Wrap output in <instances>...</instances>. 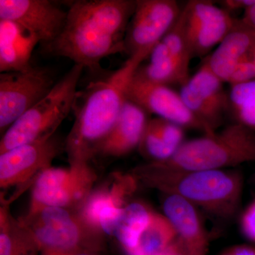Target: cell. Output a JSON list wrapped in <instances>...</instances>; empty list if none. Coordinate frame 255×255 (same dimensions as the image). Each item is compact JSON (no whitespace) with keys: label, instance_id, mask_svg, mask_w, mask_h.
Here are the masks:
<instances>
[{"label":"cell","instance_id":"6da1fadb","mask_svg":"<svg viewBox=\"0 0 255 255\" xmlns=\"http://www.w3.org/2000/svg\"><path fill=\"white\" fill-rule=\"evenodd\" d=\"M136 1L80 0L68 11L63 31L44 53L96 70L106 57L124 52V38Z\"/></svg>","mask_w":255,"mask_h":255},{"label":"cell","instance_id":"7a4b0ae2","mask_svg":"<svg viewBox=\"0 0 255 255\" xmlns=\"http://www.w3.org/2000/svg\"><path fill=\"white\" fill-rule=\"evenodd\" d=\"M147 53L130 57L108 78L92 82L83 95L78 94L74 111L75 124L67 140V150L73 162H87L117 123L127 102L129 82Z\"/></svg>","mask_w":255,"mask_h":255},{"label":"cell","instance_id":"3957f363","mask_svg":"<svg viewBox=\"0 0 255 255\" xmlns=\"http://www.w3.org/2000/svg\"><path fill=\"white\" fill-rule=\"evenodd\" d=\"M135 171L147 185L179 196L221 219H231L239 209L243 178L238 171L187 170L156 162Z\"/></svg>","mask_w":255,"mask_h":255},{"label":"cell","instance_id":"277c9868","mask_svg":"<svg viewBox=\"0 0 255 255\" xmlns=\"http://www.w3.org/2000/svg\"><path fill=\"white\" fill-rule=\"evenodd\" d=\"M251 162H255V131L236 123L185 140L170 158L156 162L187 170H219Z\"/></svg>","mask_w":255,"mask_h":255},{"label":"cell","instance_id":"5b68a950","mask_svg":"<svg viewBox=\"0 0 255 255\" xmlns=\"http://www.w3.org/2000/svg\"><path fill=\"white\" fill-rule=\"evenodd\" d=\"M84 67L75 65L57 82L51 91L25 112L5 131L0 152L53 136L64 119L74 110L77 90Z\"/></svg>","mask_w":255,"mask_h":255},{"label":"cell","instance_id":"8992f818","mask_svg":"<svg viewBox=\"0 0 255 255\" xmlns=\"http://www.w3.org/2000/svg\"><path fill=\"white\" fill-rule=\"evenodd\" d=\"M51 71L32 66L23 72L0 75V129L8 128L25 112L43 100L55 86Z\"/></svg>","mask_w":255,"mask_h":255},{"label":"cell","instance_id":"52a82bcc","mask_svg":"<svg viewBox=\"0 0 255 255\" xmlns=\"http://www.w3.org/2000/svg\"><path fill=\"white\" fill-rule=\"evenodd\" d=\"M182 9L174 0H137L124 38L130 57L150 54L176 23Z\"/></svg>","mask_w":255,"mask_h":255},{"label":"cell","instance_id":"ba28073f","mask_svg":"<svg viewBox=\"0 0 255 255\" xmlns=\"http://www.w3.org/2000/svg\"><path fill=\"white\" fill-rule=\"evenodd\" d=\"M86 162H73L70 168H47L37 177L32 192L31 212L43 207L65 208L80 202L94 182Z\"/></svg>","mask_w":255,"mask_h":255},{"label":"cell","instance_id":"9c48e42d","mask_svg":"<svg viewBox=\"0 0 255 255\" xmlns=\"http://www.w3.org/2000/svg\"><path fill=\"white\" fill-rule=\"evenodd\" d=\"M182 16L191 58L204 56L219 46L238 21L226 10L204 0L189 1Z\"/></svg>","mask_w":255,"mask_h":255},{"label":"cell","instance_id":"30bf717a","mask_svg":"<svg viewBox=\"0 0 255 255\" xmlns=\"http://www.w3.org/2000/svg\"><path fill=\"white\" fill-rule=\"evenodd\" d=\"M127 98L147 114H155L184 128L196 129L206 133L203 124L188 110L180 94L167 85L146 80L137 70L128 85Z\"/></svg>","mask_w":255,"mask_h":255},{"label":"cell","instance_id":"8fae6325","mask_svg":"<svg viewBox=\"0 0 255 255\" xmlns=\"http://www.w3.org/2000/svg\"><path fill=\"white\" fill-rule=\"evenodd\" d=\"M28 221L26 230L33 241L55 253L73 251L82 241L83 232L93 230L64 208H41L30 213Z\"/></svg>","mask_w":255,"mask_h":255},{"label":"cell","instance_id":"7c38bea8","mask_svg":"<svg viewBox=\"0 0 255 255\" xmlns=\"http://www.w3.org/2000/svg\"><path fill=\"white\" fill-rule=\"evenodd\" d=\"M68 11L48 0H0V19L9 20L33 32L43 45L63 31Z\"/></svg>","mask_w":255,"mask_h":255},{"label":"cell","instance_id":"4fadbf2b","mask_svg":"<svg viewBox=\"0 0 255 255\" xmlns=\"http://www.w3.org/2000/svg\"><path fill=\"white\" fill-rule=\"evenodd\" d=\"M54 136L15 147L0 155V184L1 188L26 182L36 173L48 168L61 150Z\"/></svg>","mask_w":255,"mask_h":255},{"label":"cell","instance_id":"5bb4252c","mask_svg":"<svg viewBox=\"0 0 255 255\" xmlns=\"http://www.w3.org/2000/svg\"><path fill=\"white\" fill-rule=\"evenodd\" d=\"M132 178H125L112 191L102 190L87 198L82 211V219L95 231L114 236L124 208L126 196L133 190Z\"/></svg>","mask_w":255,"mask_h":255},{"label":"cell","instance_id":"9a60e30c","mask_svg":"<svg viewBox=\"0 0 255 255\" xmlns=\"http://www.w3.org/2000/svg\"><path fill=\"white\" fill-rule=\"evenodd\" d=\"M249 59L255 60V33L241 19L206 61L223 82H228L238 65Z\"/></svg>","mask_w":255,"mask_h":255},{"label":"cell","instance_id":"2e32d148","mask_svg":"<svg viewBox=\"0 0 255 255\" xmlns=\"http://www.w3.org/2000/svg\"><path fill=\"white\" fill-rule=\"evenodd\" d=\"M164 215L172 223L189 255H207V233L196 206L175 195H167Z\"/></svg>","mask_w":255,"mask_h":255},{"label":"cell","instance_id":"e0dca14e","mask_svg":"<svg viewBox=\"0 0 255 255\" xmlns=\"http://www.w3.org/2000/svg\"><path fill=\"white\" fill-rule=\"evenodd\" d=\"M148 122L147 112L127 100L117 123L101 144L97 152L120 157L131 152L140 145Z\"/></svg>","mask_w":255,"mask_h":255},{"label":"cell","instance_id":"ac0fdd59","mask_svg":"<svg viewBox=\"0 0 255 255\" xmlns=\"http://www.w3.org/2000/svg\"><path fill=\"white\" fill-rule=\"evenodd\" d=\"M41 43L33 32L9 20L0 19V72L29 70L32 54Z\"/></svg>","mask_w":255,"mask_h":255},{"label":"cell","instance_id":"d6986e66","mask_svg":"<svg viewBox=\"0 0 255 255\" xmlns=\"http://www.w3.org/2000/svg\"><path fill=\"white\" fill-rule=\"evenodd\" d=\"M148 58L149 63L144 66L140 65L137 72L149 81L167 86L172 84L182 86L190 78L183 71L162 41L152 48Z\"/></svg>","mask_w":255,"mask_h":255},{"label":"cell","instance_id":"ffe728a7","mask_svg":"<svg viewBox=\"0 0 255 255\" xmlns=\"http://www.w3.org/2000/svg\"><path fill=\"white\" fill-rule=\"evenodd\" d=\"M152 214L150 210L139 202L131 203L124 208L114 236L128 255L135 253L140 236L148 226Z\"/></svg>","mask_w":255,"mask_h":255},{"label":"cell","instance_id":"44dd1931","mask_svg":"<svg viewBox=\"0 0 255 255\" xmlns=\"http://www.w3.org/2000/svg\"><path fill=\"white\" fill-rule=\"evenodd\" d=\"M223 82L211 70L207 61L204 62L187 84L205 103L214 109L220 115L230 108L229 95L223 87Z\"/></svg>","mask_w":255,"mask_h":255},{"label":"cell","instance_id":"7402d4cb","mask_svg":"<svg viewBox=\"0 0 255 255\" xmlns=\"http://www.w3.org/2000/svg\"><path fill=\"white\" fill-rule=\"evenodd\" d=\"M178 238L172 223L164 215L152 213L133 255H157Z\"/></svg>","mask_w":255,"mask_h":255},{"label":"cell","instance_id":"603a6c76","mask_svg":"<svg viewBox=\"0 0 255 255\" xmlns=\"http://www.w3.org/2000/svg\"><path fill=\"white\" fill-rule=\"evenodd\" d=\"M229 100L236 123L255 131V80L231 86Z\"/></svg>","mask_w":255,"mask_h":255},{"label":"cell","instance_id":"cb8c5ba5","mask_svg":"<svg viewBox=\"0 0 255 255\" xmlns=\"http://www.w3.org/2000/svg\"><path fill=\"white\" fill-rule=\"evenodd\" d=\"M162 41L165 43L183 71L189 75V65L191 56L184 30L182 11L174 26Z\"/></svg>","mask_w":255,"mask_h":255},{"label":"cell","instance_id":"d4e9b609","mask_svg":"<svg viewBox=\"0 0 255 255\" xmlns=\"http://www.w3.org/2000/svg\"><path fill=\"white\" fill-rule=\"evenodd\" d=\"M139 147L144 155L153 159L154 162H164L170 158L177 150L164 141L150 120L146 126Z\"/></svg>","mask_w":255,"mask_h":255},{"label":"cell","instance_id":"484cf974","mask_svg":"<svg viewBox=\"0 0 255 255\" xmlns=\"http://www.w3.org/2000/svg\"><path fill=\"white\" fill-rule=\"evenodd\" d=\"M150 122L164 141L177 150L184 142V128L181 126L159 117L151 119Z\"/></svg>","mask_w":255,"mask_h":255},{"label":"cell","instance_id":"4316f807","mask_svg":"<svg viewBox=\"0 0 255 255\" xmlns=\"http://www.w3.org/2000/svg\"><path fill=\"white\" fill-rule=\"evenodd\" d=\"M255 80V60L249 59L242 62L230 78L231 86L246 83Z\"/></svg>","mask_w":255,"mask_h":255},{"label":"cell","instance_id":"83f0119b","mask_svg":"<svg viewBox=\"0 0 255 255\" xmlns=\"http://www.w3.org/2000/svg\"><path fill=\"white\" fill-rule=\"evenodd\" d=\"M241 231L248 241L255 243V199L243 211L240 219Z\"/></svg>","mask_w":255,"mask_h":255},{"label":"cell","instance_id":"f1b7e54d","mask_svg":"<svg viewBox=\"0 0 255 255\" xmlns=\"http://www.w3.org/2000/svg\"><path fill=\"white\" fill-rule=\"evenodd\" d=\"M255 0H225L221 1L223 9L230 11H237V10L248 9V7L254 4Z\"/></svg>","mask_w":255,"mask_h":255},{"label":"cell","instance_id":"f546056e","mask_svg":"<svg viewBox=\"0 0 255 255\" xmlns=\"http://www.w3.org/2000/svg\"><path fill=\"white\" fill-rule=\"evenodd\" d=\"M222 255H255V248L248 246H238L227 250Z\"/></svg>","mask_w":255,"mask_h":255},{"label":"cell","instance_id":"4dcf8cb0","mask_svg":"<svg viewBox=\"0 0 255 255\" xmlns=\"http://www.w3.org/2000/svg\"><path fill=\"white\" fill-rule=\"evenodd\" d=\"M242 21L255 33V3L244 11Z\"/></svg>","mask_w":255,"mask_h":255},{"label":"cell","instance_id":"1f68e13d","mask_svg":"<svg viewBox=\"0 0 255 255\" xmlns=\"http://www.w3.org/2000/svg\"><path fill=\"white\" fill-rule=\"evenodd\" d=\"M157 255H186L184 251L177 246H169L167 249Z\"/></svg>","mask_w":255,"mask_h":255},{"label":"cell","instance_id":"d6a6232c","mask_svg":"<svg viewBox=\"0 0 255 255\" xmlns=\"http://www.w3.org/2000/svg\"><path fill=\"white\" fill-rule=\"evenodd\" d=\"M90 255L85 254V253H82V254H78V255Z\"/></svg>","mask_w":255,"mask_h":255}]
</instances>
